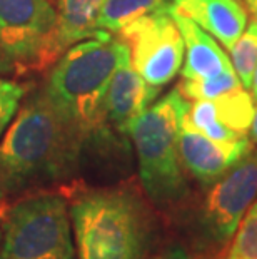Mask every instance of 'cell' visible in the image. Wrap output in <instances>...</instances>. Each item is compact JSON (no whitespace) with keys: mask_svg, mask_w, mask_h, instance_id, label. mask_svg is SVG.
<instances>
[{"mask_svg":"<svg viewBox=\"0 0 257 259\" xmlns=\"http://www.w3.org/2000/svg\"><path fill=\"white\" fill-rule=\"evenodd\" d=\"M85 141L42 87L29 94L0 139V196L72 178Z\"/></svg>","mask_w":257,"mask_h":259,"instance_id":"obj_1","label":"cell"},{"mask_svg":"<svg viewBox=\"0 0 257 259\" xmlns=\"http://www.w3.org/2000/svg\"><path fill=\"white\" fill-rule=\"evenodd\" d=\"M69 214L77 259H147L156 246L154 214L130 187L80 192Z\"/></svg>","mask_w":257,"mask_h":259,"instance_id":"obj_2","label":"cell"},{"mask_svg":"<svg viewBox=\"0 0 257 259\" xmlns=\"http://www.w3.org/2000/svg\"><path fill=\"white\" fill-rule=\"evenodd\" d=\"M129 52L122 38L109 32L80 40L60 56L42 85L62 117L90 139L106 125L104 101L120 60Z\"/></svg>","mask_w":257,"mask_h":259,"instance_id":"obj_3","label":"cell"},{"mask_svg":"<svg viewBox=\"0 0 257 259\" xmlns=\"http://www.w3.org/2000/svg\"><path fill=\"white\" fill-rule=\"evenodd\" d=\"M190 102L177 89L147 107L129 127L139 178L147 197L167 209L185 199L189 192L185 169L179 154V131Z\"/></svg>","mask_w":257,"mask_h":259,"instance_id":"obj_4","label":"cell"},{"mask_svg":"<svg viewBox=\"0 0 257 259\" xmlns=\"http://www.w3.org/2000/svg\"><path fill=\"white\" fill-rule=\"evenodd\" d=\"M0 259H75L67 201L37 192L15 202L2 219Z\"/></svg>","mask_w":257,"mask_h":259,"instance_id":"obj_5","label":"cell"},{"mask_svg":"<svg viewBox=\"0 0 257 259\" xmlns=\"http://www.w3.org/2000/svg\"><path fill=\"white\" fill-rule=\"evenodd\" d=\"M0 49L15 72H39L64 54L50 0H0Z\"/></svg>","mask_w":257,"mask_h":259,"instance_id":"obj_6","label":"cell"},{"mask_svg":"<svg viewBox=\"0 0 257 259\" xmlns=\"http://www.w3.org/2000/svg\"><path fill=\"white\" fill-rule=\"evenodd\" d=\"M129 47L130 64L145 82L164 87L184 64V38L169 9L144 15L117 34Z\"/></svg>","mask_w":257,"mask_h":259,"instance_id":"obj_7","label":"cell"},{"mask_svg":"<svg viewBox=\"0 0 257 259\" xmlns=\"http://www.w3.org/2000/svg\"><path fill=\"white\" fill-rule=\"evenodd\" d=\"M257 199V149L209 186L200 207V233L211 249L232 239L240 219Z\"/></svg>","mask_w":257,"mask_h":259,"instance_id":"obj_8","label":"cell"},{"mask_svg":"<svg viewBox=\"0 0 257 259\" xmlns=\"http://www.w3.org/2000/svg\"><path fill=\"white\" fill-rule=\"evenodd\" d=\"M254 149L247 136L231 144H221L202 132L180 124L179 154L182 166L204 187L214 184L229 169L244 159Z\"/></svg>","mask_w":257,"mask_h":259,"instance_id":"obj_9","label":"cell"},{"mask_svg":"<svg viewBox=\"0 0 257 259\" xmlns=\"http://www.w3.org/2000/svg\"><path fill=\"white\" fill-rule=\"evenodd\" d=\"M159 91V87L150 85L139 75L130 64V54L127 52L107 87L104 101L106 122L111 124L120 136H127L129 127L147 107L152 106Z\"/></svg>","mask_w":257,"mask_h":259,"instance_id":"obj_10","label":"cell"},{"mask_svg":"<svg viewBox=\"0 0 257 259\" xmlns=\"http://www.w3.org/2000/svg\"><path fill=\"white\" fill-rule=\"evenodd\" d=\"M169 10L194 20L227 51L247 27V10L240 0H171Z\"/></svg>","mask_w":257,"mask_h":259,"instance_id":"obj_11","label":"cell"},{"mask_svg":"<svg viewBox=\"0 0 257 259\" xmlns=\"http://www.w3.org/2000/svg\"><path fill=\"white\" fill-rule=\"evenodd\" d=\"M171 12V10H169ZM184 38V64L180 69L182 79H205L227 70H234L231 60L216 42L194 20L171 12Z\"/></svg>","mask_w":257,"mask_h":259,"instance_id":"obj_12","label":"cell"},{"mask_svg":"<svg viewBox=\"0 0 257 259\" xmlns=\"http://www.w3.org/2000/svg\"><path fill=\"white\" fill-rule=\"evenodd\" d=\"M106 0H57L59 42L64 52L74 44L99 34L97 19Z\"/></svg>","mask_w":257,"mask_h":259,"instance_id":"obj_13","label":"cell"},{"mask_svg":"<svg viewBox=\"0 0 257 259\" xmlns=\"http://www.w3.org/2000/svg\"><path fill=\"white\" fill-rule=\"evenodd\" d=\"M169 5L171 0H106L97 19V30L117 35L134 20L169 9Z\"/></svg>","mask_w":257,"mask_h":259,"instance_id":"obj_14","label":"cell"},{"mask_svg":"<svg viewBox=\"0 0 257 259\" xmlns=\"http://www.w3.org/2000/svg\"><path fill=\"white\" fill-rule=\"evenodd\" d=\"M214 102L219 119L234 132L247 136L254 115V97L245 89L239 87L236 91L214 99Z\"/></svg>","mask_w":257,"mask_h":259,"instance_id":"obj_15","label":"cell"},{"mask_svg":"<svg viewBox=\"0 0 257 259\" xmlns=\"http://www.w3.org/2000/svg\"><path fill=\"white\" fill-rule=\"evenodd\" d=\"M242 87L236 70H227L205 79H182L177 91L187 101H214V99Z\"/></svg>","mask_w":257,"mask_h":259,"instance_id":"obj_16","label":"cell"},{"mask_svg":"<svg viewBox=\"0 0 257 259\" xmlns=\"http://www.w3.org/2000/svg\"><path fill=\"white\" fill-rule=\"evenodd\" d=\"M231 52V64L236 74L239 77L240 84L244 89H250V82H252V74L257 65V22L252 20L240 37L236 40V44L229 49Z\"/></svg>","mask_w":257,"mask_h":259,"instance_id":"obj_17","label":"cell"},{"mask_svg":"<svg viewBox=\"0 0 257 259\" xmlns=\"http://www.w3.org/2000/svg\"><path fill=\"white\" fill-rule=\"evenodd\" d=\"M217 259H257V199L245 211L229 246Z\"/></svg>","mask_w":257,"mask_h":259,"instance_id":"obj_18","label":"cell"},{"mask_svg":"<svg viewBox=\"0 0 257 259\" xmlns=\"http://www.w3.org/2000/svg\"><path fill=\"white\" fill-rule=\"evenodd\" d=\"M27 96V85L9 77H0V139L17 114L22 99Z\"/></svg>","mask_w":257,"mask_h":259,"instance_id":"obj_19","label":"cell"},{"mask_svg":"<svg viewBox=\"0 0 257 259\" xmlns=\"http://www.w3.org/2000/svg\"><path fill=\"white\" fill-rule=\"evenodd\" d=\"M152 259H212V256H207L205 252H192L184 246L172 244L162 249Z\"/></svg>","mask_w":257,"mask_h":259,"instance_id":"obj_20","label":"cell"},{"mask_svg":"<svg viewBox=\"0 0 257 259\" xmlns=\"http://www.w3.org/2000/svg\"><path fill=\"white\" fill-rule=\"evenodd\" d=\"M15 74V67L7 56L4 54V51L0 49V77H10Z\"/></svg>","mask_w":257,"mask_h":259,"instance_id":"obj_21","label":"cell"},{"mask_svg":"<svg viewBox=\"0 0 257 259\" xmlns=\"http://www.w3.org/2000/svg\"><path fill=\"white\" fill-rule=\"evenodd\" d=\"M247 137L252 144H257V104L254 106V115H252V122H250V127L247 131Z\"/></svg>","mask_w":257,"mask_h":259,"instance_id":"obj_22","label":"cell"},{"mask_svg":"<svg viewBox=\"0 0 257 259\" xmlns=\"http://www.w3.org/2000/svg\"><path fill=\"white\" fill-rule=\"evenodd\" d=\"M245 5H247L249 12L252 14L254 20L257 22V0H245Z\"/></svg>","mask_w":257,"mask_h":259,"instance_id":"obj_23","label":"cell"},{"mask_svg":"<svg viewBox=\"0 0 257 259\" xmlns=\"http://www.w3.org/2000/svg\"><path fill=\"white\" fill-rule=\"evenodd\" d=\"M250 89H252V97L257 99V65L252 74V82H250Z\"/></svg>","mask_w":257,"mask_h":259,"instance_id":"obj_24","label":"cell"},{"mask_svg":"<svg viewBox=\"0 0 257 259\" xmlns=\"http://www.w3.org/2000/svg\"><path fill=\"white\" fill-rule=\"evenodd\" d=\"M0 234H2V218H0Z\"/></svg>","mask_w":257,"mask_h":259,"instance_id":"obj_25","label":"cell"}]
</instances>
